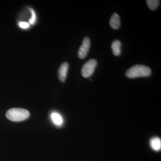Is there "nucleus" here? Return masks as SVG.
I'll list each match as a JSON object with an SVG mask.
<instances>
[{
    "instance_id": "nucleus-1",
    "label": "nucleus",
    "mask_w": 161,
    "mask_h": 161,
    "mask_svg": "<svg viewBox=\"0 0 161 161\" xmlns=\"http://www.w3.org/2000/svg\"><path fill=\"white\" fill-rule=\"evenodd\" d=\"M151 70L149 67L144 65H135L127 70L125 75L128 78H134L149 77L151 75Z\"/></svg>"
},
{
    "instance_id": "nucleus-2",
    "label": "nucleus",
    "mask_w": 161,
    "mask_h": 161,
    "mask_svg": "<svg viewBox=\"0 0 161 161\" xmlns=\"http://www.w3.org/2000/svg\"><path fill=\"white\" fill-rule=\"evenodd\" d=\"M30 116V112L27 110L14 108L6 112V116L9 120L14 122L21 121L27 119Z\"/></svg>"
},
{
    "instance_id": "nucleus-3",
    "label": "nucleus",
    "mask_w": 161,
    "mask_h": 161,
    "mask_svg": "<svg viewBox=\"0 0 161 161\" xmlns=\"http://www.w3.org/2000/svg\"><path fill=\"white\" fill-rule=\"evenodd\" d=\"M97 65V60L94 59H90L86 61L81 68V75L84 78H87L91 77Z\"/></svg>"
},
{
    "instance_id": "nucleus-4",
    "label": "nucleus",
    "mask_w": 161,
    "mask_h": 161,
    "mask_svg": "<svg viewBox=\"0 0 161 161\" xmlns=\"http://www.w3.org/2000/svg\"><path fill=\"white\" fill-rule=\"evenodd\" d=\"M91 46V40L88 37L84 38L82 43L78 50V56L80 59H84L86 57Z\"/></svg>"
},
{
    "instance_id": "nucleus-5",
    "label": "nucleus",
    "mask_w": 161,
    "mask_h": 161,
    "mask_svg": "<svg viewBox=\"0 0 161 161\" xmlns=\"http://www.w3.org/2000/svg\"><path fill=\"white\" fill-rule=\"evenodd\" d=\"M69 64L67 62L61 64L58 70V77L61 82H64L66 80L67 75L68 71Z\"/></svg>"
},
{
    "instance_id": "nucleus-6",
    "label": "nucleus",
    "mask_w": 161,
    "mask_h": 161,
    "mask_svg": "<svg viewBox=\"0 0 161 161\" xmlns=\"http://www.w3.org/2000/svg\"><path fill=\"white\" fill-rule=\"evenodd\" d=\"M109 24L112 29H118L120 26V20L119 15L117 13H114L112 15L110 19Z\"/></svg>"
},
{
    "instance_id": "nucleus-7",
    "label": "nucleus",
    "mask_w": 161,
    "mask_h": 161,
    "mask_svg": "<svg viewBox=\"0 0 161 161\" xmlns=\"http://www.w3.org/2000/svg\"><path fill=\"white\" fill-rule=\"evenodd\" d=\"M121 43L119 40H115L112 42L111 48L113 54L115 56H119L121 53Z\"/></svg>"
},
{
    "instance_id": "nucleus-8",
    "label": "nucleus",
    "mask_w": 161,
    "mask_h": 161,
    "mask_svg": "<svg viewBox=\"0 0 161 161\" xmlns=\"http://www.w3.org/2000/svg\"><path fill=\"white\" fill-rule=\"evenodd\" d=\"M150 146L153 150L159 151L161 150V141L158 137H155L151 139L150 141Z\"/></svg>"
},
{
    "instance_id": "nucleus-9",
    "label": "nucleus",
    "mask_w": 161,
    "mask_h": 161,
    "mask_svg": "<svg viewBox=\"0 0 161 161\" xmlns=\"http://www.w3.org/2000/svg\"><path fill=\"white\" fill-rule=\"evenodd\" d=\"M51 118L54 123L57 125H61L63 124V118L59 113L56 112L52 113Z\"/></svg>"
},
{
    "instance_id": "nucleus-10",
    "label": "nucleus",
    "mask_w": 161,
    "mask_h": 161,
    "mask_svg": "<svg viewBox=\"0 0 161 161\" xmlns=\"http://www.w3.org/2000/svg\"><path fill=\"white\" fill-rule=\"evenodd\" d=\"M147 3L148 8L151 10H154L158 7L160 1L158 0H147Z\"/></svg>"
},
{
    "instance_id": "nucleus-11",
    "label": "nucleus",
    "mask_w": 161,
    "mask_h": 161,
    "mask_svg": "<svg viewBox=\"0 0 161 161\" xmlns=\"http://www.w3.org/2000/svg\"><path fill=\"white\" fill-rule=\"evenodd\" d=\"M31 12L32 17L30 20L29 21V23L30 24H33L34 23L35 21H36V14H35V12L33 9H31Z\"/></svg>"
},
{
    "instance_id": "nucleus-12",
    "label": "nucleus",
    "mask_w": 161,
    "mask_h": 161,
    "mask_svg": "<svg viewBox=\"0 0 161 161\" xmlns=\"http://www.w3.org/2000/svg\"><path fill=\"white\" fill-rule=\"evenodd\" d=\"M20 27L21 28H23V29H26V28H28L29 26V24L26 22H20L19 23Z\"/></svg>"
}]
</instances>
